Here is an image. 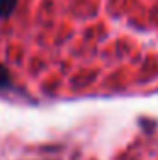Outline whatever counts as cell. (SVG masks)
Listing matches in <instances>:
<instances>
[{"instance_id":"7a4b0ae2","label":"cell","mask_w":158,"mask_h":160,"mask_svg":"<svg viewBox=\"0 0 158 160\" xmlns=\"http://www.w3.org/2000/svg\"><path fill=\"white\" fill-rule=\"evenodd\" d=\"M19 0H0V21H7L11 19V15L17 9Z\"/></svg>"},{"instance_id":"6da1fadb","label":"cell","mask_w":158,"mask_h":160,"mask_svg":"<svg viewBox=\"0 0 158 160\" xmlns=\"http://www.w3.org/2000/svg\"><path fill=\"white\" fill-rule=\"evenodd\" d=\"M0 91L6 93V91H15V82H13V77L9 73V69L0 63Z\"/></svg>"}]
</instances>
